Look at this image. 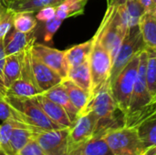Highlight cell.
I'll return each instance as SVG.
<instances>
[{"instance_id": "obj_1", "label": "cell", "mask_w": 156, "mask_h": 155, "mask_svg": "<svg viewBox=\"0 0 156 155\" xmlns=\"http://www.w3.org/2000/svg\"><path fill=\"white\" fill-rule=\"evenodd\" d=\"M129 28L127 21L119 11L117 0H108L107 10L96 34L109 52L112 62Z\"/></svg>"}, {"instance_id": "obj_2", "label": "cell", "mask_w": 156, "mask_h": 155, "mask_svg": "<svg viewBox=\"0 0 156 155\" xmlns=\"http://www.w3.org/2000/svg\"><path fill=\"white\" fill-rule=\"evenodd\" d=\"M88 111H93L98 118L97 131L94 136H101L110 129L122 125V120L120 121L116 116V111L119 109L112 92L110 79L92 94L83 112Z\"/></svg>"}, {"instance_id": "obj_3", "label": "cell", "mask_w": 156, "mask_h": 155, "mask_svg": "<svg viewBox=\"0 0 156 155\" xmlns=\"http://www.w3.org/2000/svg\"><path fill=\"white\" fill-rule=\"evenodd\" d=\"M5 98L13 110L15 120L25 124L33 132L65 128L51 121L33 97L20 98L5 96Z\"/></svg>"}, {"instance_id": "obj_4", "label": "cell", "mask_w": 156, "mask_h": 155, "mask_svg": "<svg viewBox=\"0 0 156 155\" xmlns=\"http://www.w3.org/2000/svg\"><path fill=\"white\" fill-rule=\"evenodd\" d=\"M147 50L144 49L140 55L137 77L135 79L133 91L131 98V102L127 114L122 118V125H132L146 109L151 105L152 98L148 90L146 81V64H147Z\"/></svg>"}, {"instance_id": "obj_5", "label": "cell", "mask_w": 156, "mask_h": 155, "mask_svg": "<svg viewBox=\"0 0 156 155\" xmlns=\"http://www.w3.org/2000/svg\"><path fill=\"white\" fill-rule=\"evenodd\" d=\"M141 52L137 53L131 59V61L121 70L114 80L111 83L113 98L116 101L119 111L122 115V118L127 114L129 110L131 98L137 77Z\"/></svg>"}, {"instance_id": "obj_6", "label": "cell", "mask_w": 156, "mask_h": 155, "mask_svg": "<svg viewBox=\"0 0 156 155\" xmlns=\"http://www.w3.org/2000/svg\"><path fill=\"white\" fill-rule=\"evenodd\" d=\"M114 155H142L143 144L135 127L122 125L101 135Z\"/></svg>"}, {"instance_id": "obj_7", "label": "cell", "mask_w": 156, "mask_h": 155, "mask_svg": "<svg viewBox=\"0 0 156 155\" xmlns=\"http://www.w3.org/2000/svg\"><path fill=\"white\" fill-rule=\"evenodd\" d=\"M92 49L89 58L91 82H92V94L107 80L110 79L112 60L107 49L101 44L99 36L95 33L93 36Z\"/></svg>"}, {"instance_id": "obj_8", "label": "cell", "mask_w": 156, "mask_h": 155, "mask_svg": "<svg viewBox=\"0 0 156 155\" xmlns=\"http://www.w3.org/2000/svg\"><path fill=\"white\" fill-rule=\"evenodd\" d=\"M145 49V45L139 28V26L130 27L120 49L112 62L110 83H112L121 70L131 61V59L139 52Z\"/></svg>"}, {"instance_id": "obj_9", "label": "cell", "mask_w": 156, "mask_h": 155, "mask_svg": "<svg viewBox=\"0 0 156 155\" xmlns=\"http://www.w3.org/2000/svg\"><path fill=\"white\" fill-rule=\"evenodd\" d=\"M70 128L33 132V139L46 155H69Z\"/></svg>"}, {"instance_id": "obj_10", "label": "cell", "mask_w": 156, "mask_h": 155, "mask_svg": "<svg viewBox=\"0 0 156 155\" xmlns=\"http://www.w3.org/2000/svg\"><path fill=\"white\" fill-rule=\"evenodd\" d=\"M98 118L93 111H85L74 122L69 132V153L76 147L86 143L96 133Z\"/></svg>"}, {"instance_id": "obj_11", "label": "cell", "mask_w": 156, "mask_h": 155, "mask_svg": "<svg viewBox=\"0 0 156 155\" xmlns=\"http://www.w3.org/2000/svg\"><path fill=\"white\" fill-rule=\"evenodd\" d=\"M130 126L135 127L144 148V153L156 145V103L146 111ZM143 155V154H142Z\"/></svg>"}, {"instance_id": "obj_12", "label": "cell", "mask_w": 156, "mask_h": 155, "mask_svg": "<svg viewBox=\"0 0 156 155\" xmlns=\"http://www.w3.org/2000/svg\"><path fill=\"white\" fill-rule=\"evenodd\" d=\"M32 53L42 62L58 73L63 79L67 78L69 66L65 58V51L34 42L32 45Z\"/></svg>"}, {"instance_id": "obj_13", "label": "cell", "mask_w": 156, "mask_h": 155, "mask_svg": "<svg viewBox=\"0 0 156 155\" xmlns=\"http://www.w3.org/2000/svg\"><path fill=\"white\" fill-rule=\"evenodd\" d=\"M30 60L36 83L42 93L57 86L58 84H60L64 79L58 73H57L54 69L42 62L32 53V47Z\"/></svg>"}, {"instance_id": "obj_14", "label": "cell", "mask_w": 156, "mask_h": 155, "mask_svg": "<svg viewBox=\"0 0 156 155\" xmlns=\"http://www.w3.org/2000/svg\"><path fill=\"white\" fill-rule=\"evenodd\" d=\"M37 103L41 107V109L44 111V112L47 114V116L53 121L55 123L62 126V127H68L71 128L73 123L70 121L68 113L58 103L51 100L48 97H46L43 93L37 95L33 97Z\"/></svg>"}, {"instance_id": "obj_15", "label": "cell", "mask_w": 156, "mask_h": 155, "mask_svg": "<svg viewBox=\"0 0 156 155\" xmlns=\"http://www.w3.org/2000/svg\"><path fill=\"white\" fill-rule=\"evenodd\" d=\"M139 28L145 49L156 53V11H147L141 16Z\"/></svg>"}, {"instance_id": "obj_16", "label": "cell", "mask_w": 156, "mask_h": 155, "mask_svg": "<svg viewBox=\"0 0 156 155\" xmlns=\"http://www.w3.org/2000/svg\"><path fill=\"white\" fill-rule=\"evenodd\" d=\"M34 41L35 38L33 37H30V33H22L12 27L4 38V48L5 55L9 56L21 53Z\"/></svg>"}, {"instance_id": "obj_17", "label": "cell", "mask_w": 156, "mask_h": 155, "mask_svg": "<svg viewBox=\"0 0 156 155\" xmlns=\"http://www.w3.org/2000/svg\"><path fill=\"white\" fill-rule=\"evenodd\" d=\"M43 94L46 97H48V99H50L51 100H53L56 103H58V105H60L68 113L72 123H74V122L80 116V112L76 109V107L72 104L65 88L63 87V85L61 83L58 84L57 86L51 88L50 90L43 92Z\"/></svg>"}, {"instance_id": "obj_18", "label": "cell", "mask_w": 156, "mask_h": 155, "mask_svg": "<svg viewBox=\"0 0 156 155\" xmlns=\"http://www.w3.org/2000/svg\"><path fill=\"white\" fill-rule=\"evenodd\" d=\"M15 13L37 12L46 6H58L65 0H2Z\"/></svg>"}, {"instance_id": "obj_19", "label": "cell", "mask_w": 156, "mask_h": 155, "mask_svg": "<svg viewBox=\"0 0 156 155\" xmlns=\"http://www.w3.org/2000/svg\"><path fill=\"white\" fill-rule=\"evenodd\" d=\"M67 79L73 81L76 85L80 87L82 90L90 94L92 92V82H91V74L90 69L89 60L84 63L69 68Z\"/></svg>"}, {"instance_id": "obj_20", "label": "cell", "mask_w": 156, "mask_h": 155, "mask_svg": "<svg viewBox=\"0 0 156 155\" xmlns=\"http://www.w3.org/2000/svg\"><path fill=\"white\" fill-rule=\"evenodd\" d=\"M61 84L65 88L72 104L79 111L80 114H81L89 104V101L90 100V94L67 78L62 80Z\"/></svg>"}, {"instance_id": "obj_21", "label": "cell", "mask_w": 156, "mask_h": 155, "mask_svg": "<svg viewBox=\"0 0 156 155\" xmlns=\"http://www.w3.org/2000/svg\"><path fill=\"white\" fill-rule=\"evenodd\" d=\"M93 45V38L73 46L69 49L65 50V58L69 68L75 67L84 63L85 61L89 60L91 49Z\"/></svg>"}, {"instance_id": "obj_22", "label": "cell", "mask_w": 156, "mask_h": 155, "mask_svg": "<svg viewBox=\"0 0 156 155\" xmlns=\"http://www.w3.org/2000/svg\"><path fill=\"white\" fill-rule=\"evenodd\" d=\"M23 54L24 51L18 54L6 56L4 68V85L5 89L19 78L22 68Z\"/></svg>"}, {"instance_id": "obj_23", "label": "cell", "mask_w": 156, "mask_h": 155, "mask_svg": "<svg viewBox=\"0 0 156 155\" xmlns=\"http://www.w3.org/2000/svg\"><path fill=\"white\" fill-rule=\"evenodd\" d=\"M33 132H34L30 130L28 127H27L25 124L17 122L16 125L14 127L12 131L10 138L11 147L15 154H18V153L33 138Z\"/></svg>"}, {"instance_id": "obj_24", "label": "cell", "mask_w": 156, "mask_h": 155, "mask_svg": "<svg viewBox=\"0 0 156 155\" xmlns=\"http://www.w3.org/2000/svg\"><path fill=\"white\" fill-rule=\"evenodd\" d=\"M39 94H42V91L38 89V87L36 84L17 79L6 89L5 96L32 98Z\"/></svg>"}, {"instance_id": "obj_25", "label": "cell", "mask_w": 156, "mask_h": 155, "mask_svg": "<svg viewBox=\"0 0 156 155\" xmlns=\"http://www.w3.org/2000/svg\"><path fill=\"white\" fill-rule=\"evenodd\" d=\"M88 0H65L58 5L56 11V16L61 20L82 15Z\"/></svg>"}, {"instance_id": "obj_26", "label": "cell", "mask_w": 156, "mask_h": 155, "mask_svg": "<svg viewBox=\"0 0 156 155\" xmlns=\"http://www.w3.org/2000/svg\"><path fill=\"white\" fill-rule=\"evenodd\" d=\"M37 25V20L33 12H18L15 14L13 27L22 33L29 34L34 31Z\"/></svg>"}, {"instance_id": "obj_27", "label": "cell", "mask_w": 156, "mask_h": 155, "mask_svg": "<svg viewBox=\"0 0 156 155\" xmlns=\"http://www.w3.org/2000/svg\"><path fill=\"white\" fill-rule=\"evenodd\" d=\"M146 81L152 98L151 104L156 103V53L147 50Z\"/></svg>"}, {"instance_id": "obj_28", "label": "cell", "mask_w": 156, "mask_h": 155, "mask_svg": "<svg viewBox=\"0 0 156 155\" xmlns=\"http://www.w3.org/2000/svg\"><path fill=\"white\" fill-rule=\"evenodd\" d=\"M17 121L9 119L6 121H4L2 124L0 125V148L1 152L5 155H16L14 153L11 143H10V138L11 133L14 129V127L16 125Z\"/></svg>"}, {"instance_id": "obj_29", "label": "cell", "mask_w": 156, "mask_h": 155, "mask_svg": "<svg viewBox=\"0 0 156 155\" xmlns=\"http://www.w3.org/2000/svg\"><path fill=\"white\" fill-rule=\"evenodd\" d=\"M85 155H114L102 136H93L83 145Z\"/></svg>"}, {"instance_id": "obj_30", "label": "cell", "mask_w": 156, "mask_h": 155, "mask_svg": "<svg viewBox=\"0 0 156 155\" xmlns=\"http://www.w3.org/2000/svg\"><path fill=\"white\" fill-rule=\"evenodd\" d=\"M123 3L128 16L129 27L138 26L141 16L145 12L140 0H123Z\"/></svg>"}, {"instance_id": "obj_31", "label": "cell", "mask_w": 156, "mask_h": 155, "mask_svg": "<svg viewBox=\"0 0 156 155\" xmlns=\"http://www.w3.org/2000/svg\"><path fill=\"white\" fill-rule=\"evenodd\" d=\"M15 12L7 7L0 0V39H4L7 33L13 27Z\"/></svg>"}, {"instance_id": "obj_32", "label": "cell", "mask_w": 156, "mask_h": 155, "mask_svg": "<svg viewBox=\"0 0 156 155\" xmlns=\"http://www.w3.org/2000/svg\"><path fill=\"white\" fill-rule=\"evenodd\" d=\"M63 20L59 19L58 17L55 16L52 19L45 22V33H44V40L48 42L52 39L53 36L58 30L62 24Z\"/></svg>"}, {"instance_id": "obj_33", "label": "cell", "mask_w": 156, "mask_h": 155, "mask_svg": "<svg viewBox=\"0 0 156 155\" xmlns=\"http://www.w3.org/2000/svg\"><path fill=\"white\" fill-rule=\"evenodd\" d=\"M9 119L15 120L14 112L10 105L6 101L5 94L0 91V121L4 122Z\"/></svg>"}, {"instance_id": "obj_34", "label": "cell", "mask_w": 156, "mask_h": 155, "mask_svg": "<svg viewBox=\"0 0 156 155\" xmlns=\"http://www.w3.org/2000/svg\"><path fill=\"white\" fill-rule=\"evenodd\" d=\"M17 155H46L38 143L32 138Z\"/></svg>"}, {"instance_id": "obj_35", "label": "cell", "mask_w": 156, "mask_h": 155, "mask_svg": "<svg viewBox=\"0 0 156 155\" xmlns=\"http://www.w3.org/2000/svg\"><path fill=\"white\" fill-rule=\"evenodd\" d=\"M56 11H57L56 6H46L37 11V15L35 16L37 21H41L45 23L56 16Z\"/></svg>"}, {"instance_id": "obj_36", "label": "cell", "mask_w": 156, "mask_h": 155, "mask_svg": "<svg viewBox=\"0 0 156 155\" xmlns=\"http://www.w3.org/2000/svg\"><path fill=\"white\" fill-rule=\"evenodd\" d=\"M5 52L4 48V39H0V91L5 94V87L4 85V68L5 63Z\"/></svg>"}, {"instance_id": "obj_37", "label": "cell", "mask_w": 156, "mask_h": 155, "mask_svg": "<svg viewBox=\"0 0 156 155\" xmlns=\"http://www.w3.org/2000/svg\"><path fill=\"white\" fill-rule=\"evenodd\" d=\"M142 5L144 6L145 12L147 11H153V7H154V5H153V0H140Z\"/></svg>"}, {"instance_id": "obj_38", "label": "cell", "mask_w": 156, "mask_h": 155, "mask_svg": "<svg viewBox=\"0 0 156 155\" xmlns=\"http://www.w3.org/2000/svg\"><path fill=\"white\" fill-rule=\"evenodd\" d=\"M83 145L84 144H81V145L76 147L75 149H73L72 151H70V153H72L73 155H85L84 150H83Z\"/></svg>"}, {"instance_id": "obj_39", "label": "cell", "mask_w": 156, "mask_h": 155, "mask_svg": "<svg viewBox=\"0 0 156 155\" xmlns=\"http://www.w3.org/2000/svg\"><path fill=\"white\" fill-rule=\"evenodd\" d=\"M143 155H156V145L147 150L144 153H143Z\"/></svg>"}, {"instance_id": "obj_40", "label": "cell", "mask_w": 156, "mask_h": 155, "mask_svg": "<svg viewBox=\"0 0 156 155\" xmlns=\"http://www.w3.org/2000/svg\"><path fill=\"white\" fill-rule=\"evenodd\" d=\"M153 5H154L153 11H156V0H153Z\"/></svg>"}, {"instance_id": "obj_41", "label": "cell", "mask_w": 156, "mask_h": 155, "mask_svg": "<svg viewBox=\"0 0 156 155\" xmlns=\"http://www.w3.org/2000/svg\"><path fill=\"white\" fill-rule=\"evenodd\" d=\"M69 155H73V153H69Z\"/></svg>"}, {"instance_id": "obj_42", "label": "cell", "mask_w": 156, "mask_h": 155, "mask_svg": "<svg viewBox=\"0 0 156 155\" xmlns=\"http://www.w3.org/2000/svg\"><path fill=\"white\" fill-rule=\"evenodd\" d=\"M0 155H5V154H4L3 153H0Z\"/></svg>"}, {"instance_id": "obj_43", "label": "cell", "mask_w": 156, "mask_h": 155, "mask_svg": "<svg viewBox=\"0 0 156 155\" xmlns=\"http://www.w3.org/2000/svg\"><path fill=\"white\" fill-rule=\"evenodd\" d=\"M0 153H2V152H1V148H0Z\"/></svg>"}]
</instances>
